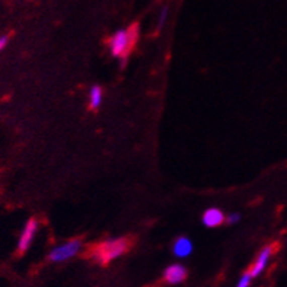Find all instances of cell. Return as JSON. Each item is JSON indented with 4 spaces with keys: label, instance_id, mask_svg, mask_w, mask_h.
I'll return each instance as SVG.
<instances>
[{
    "label": "cell",
    "instance_id": "cell-11",
    "mask_svg": "<svg viewBox=\"0 0 287 287\" xmlns=\"http://www.w3.org/2000/svg\"><path fill=\"white\" fill-rule=\"evenodd\" d=\"M239 219H241V218H239V214H238V213H232V214H231V216H228V223H231V225H232V223H236V222H239Z\"/></svg>",
    "mask_w": 287,
    "mask_h": 287
},
{
    "label": "cell",
    "instance_id": "cell-1",
    "mask_svg": "<svg viewBox=\"0 0 287 287\" xmlns=\"http://www.w3.org/2000/svg\"><path fill=\"white\" fill-rule=\"evenodd\" d=\"M131 245H133L131 238H118L112 241H105V242L91 246L85 252V257L92 258L102 265H107L112 260L124 255L131 248Z\"/></svg>",
    "mask_w": 287,
    "mask_h": 287
},
{
    "label": "cell",
    "instance_id": "cell-12",
    "mask_svg": "<svg viewBox=\"0 0 287 287\" xmlns=\"http://www.w3.org/2000/svg\"><path fill=\"white\" fill-rule=\"evenodd\" d=\"M166 14H168V9L165 8L164 11H162V14H161V18H159V27H162L165 22V19H166Z\"/></svg>",
    "mask_w": 287,
    "mask_h": 287
},
{
    "label": "cell",
    "instance_id": "cell-6",
    "mask_svg": "<svg viewBox=\"0 0 287 287\" xmlns=\"http://www.w3.org/2000/svg\"><path fill=\"white\" fill-rule=\"evenodd\" d=\"M187 268L181 264H172L169 265L164 273L165 281H168L169 284H178L182 283L187 278Z\"/></svg>",
    "mask_w": 287,
    "mask_h": 287
},
{
    "label": "cell",
    "instance_id": "cell-5",
    "mask_svg": "<svg viewBox=\"0 0 287 287\" xmlns=\"http://www.w3.org/2000/svg\"><path fill=\"white\" fill-rule=\"evenodd\" d=\"M274 251H275V245H267L265 248H262L261 249V252L258 254V257H257V260L254 261V264H252V267L249 268V275L254 278V277H258L265 268H267V265H268V261L270 258L273 257Z\"/></svg>",
    "mask_w": 287,
    "mask_h": 287
},
{
    "label": "cell",
    "instance_id": "cell-8",
    "mask_svg": "<svg viewBox=\"0 0 287 287\" xmlns=\"http://www.w3.org/2000/svg\"><path fill=\"white\" fill-rule=\"evenodd\" d=\"M172 251L179 258H185V257H188L192 252V242L188 238L181 236V238H178L177 241H175Z\"/></svg>",
    "mask_w": 287,
    "mask_h": 287
},
{
    "label": "cell",
    "instance_id": "cell-9",
    "mask_svg": "<svg viewBox=\"0 0 287 287\" xmlns=\"http://www.w3.org/2000/svg\"><path fill=\"white\" fill-rule=\"evenodd\" d=\"M101 102H102V89L99 86H94L89 92V108L91 110L99 108Z\"/></svg>",
    "mask_w": 287,
    "mask_h": 287
},
{
    "label": "cell",
    "instance_id": "cell-13",
    "mask_svg": "<svg viewBox=\"0 0 287 287\" xmlns=\"http://www.w3.org/2000/svg\"><path fill=\"white\" fill-rule=\"evenodd\" d=\"M8 44V37H0V51L6 47Z\"/></svg>",
    "mask_w": 287,
    "mask_h": 287
},
{
    "label": "cell",
    "instance_id": "cell-10",
    "mask_svg": "<svg viewBox=\"0 0 287 287\" xmlns=\"http://www.w3.org/2000/svg\"><path fill=\"white\" fill-rule=\"evenodd\" d=\"M251 278H252V277L249 275V273H245L241 277V280H239V283H238V286L236 287H249Z\"/></svg>",
    "mask_w": 287,
    "mask_h": 287
},
{
    "label": "cell",
    "instance_id": "cell-2",
    "mask_svg": "<svg viewBox=\"0 0 287 287\" xmlns=\"http://www.w3.org/2000/svg\"><path fill=\"white\" fill-rule=\"evenodd\" d=\"M137 40H138V24H133L128 27V29L118 31L111 37V53L114 57H127V54L134 48Z\"/></svg>",
    "mask_w": 287,
    "mask_h": 287
},
{
    "label": "cell",
    "instance_id": "cell-3",
    "mask_svg": "<svg viewBox=\"0 0 287 287\" xmlns=\"http://www.w3.org/2000/svg\"><path fill=\"white\" fill-rule=\"evenodd\" d=\"M81 249H82V241L81 239H71L63 245L55 246L54 249L50 252L48 260L53 261V262H61V261H66L71 257H75Z\"/></svg>",
    "mask_w": 287,
    "mask_h": 287
},
{
    "label": "cell",
    "instance_id": "cell-4",
    "mask_svg": "<svg viewBox=\"0 0 287 287\" xmlns=\"http://www.w3.org/2000/svg\"><path fill=\"white\" fill-rule=\"evenodd\" d=\"M37 229H38V222L37 219H29L27 222V225H25V228H24V231L21 233V238H19V241H18V252L19 254H24V252H27L28 249H29V246L32 244V241H34V236H35V233H37Z\"/></svg>",
    "mask_w": 287,
    "mask_h": 287
},
{
    "label": "cell",
    "instance_id": "cell-7",
    "mask_svg": "<svg viewBox=\"0 0 287 287\" xmlns=\"http://www.w3.org/2000/svg\"><path fill=\"white\" fill-rule=\"evenodd\" d=\"M225 222V214L219 208H208L203 214V223L207 228H218Z\"/></svg>",
    "mask_w": 287,
    "mask_h": 287
}]
</instances>
